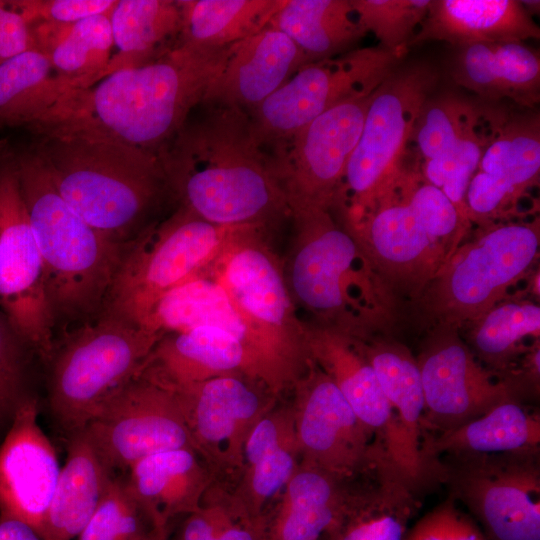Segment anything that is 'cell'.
Instances as JSON below:
<instances>
[{
  "label": "cell",
  "mask_w": 540,
  "mask_h": 540,
  "mask_svg": "<svg viewBox=\"0 0 540 540\" xmlns=\"http://www.w3.org/2000/svg\"><path fill=\"white\" fill-rule=\"evenodd\" d=\"M12 167L42 258L56 325L97 318L129 247L107 240L67 204L34 151L19 156Z\"/></svg>",
  "instance_id": "obj_5"
},
{
  "label": "cell",
  "mask_w": 540,
  "mask_h": 540,
  "mask_svg": "<svg viewBox=\"0 0 540 540\" xmlns=\"http://www.w3.org/2000/svg\"><path fill=\"white\" fill-rule=\"evenodd\" d=\"M539 38V26L522 1L431 0L410 45L437 40L459 48Z\"/></svg>",
  "instance_id": "obj_27"
},
{
  "label": "cell",
  "mask_w": 540,
  "mask_h": 540,
  "mask_svg": "<svg viewBox=\"0 0 540 540\" xmlns=\"http://www.w3.org/2000/svg\"><path fill=\"white\" fill-rule=\"evenodd\" d=\"M438 81L434 68H396L372 94L338 201L346 211L365 203L401 165L415 123Z\"/></svg>",
  "instance_id": "obj_12"
},
{
  "label": "cell",
  "mask_w": 540,
  "mask_h": 540,
  "mask_svg": "<svg viewBox=\"0 0 540 540\" xmlns=\"http://www.w3.org/2000/svg\"><path fill=\"white\" fill-rule=\"evenodd\" d=\"M32 24L36 20L73 24L96 15L109 14L116 0L8 1Z\"/></svg>",
  "instance_id": "obj_45"
},
{
  "label": "cell",
  "mask_w": 540,
  "mask_h": 540,
  "mask_svg": "<svg viewBox=\"0 0 540 540\" xmlns=\"http://www.w3.org/2000/svg\"><path fill=\"white\" fill-rule=\"evenodd\" d=\"M540 416L516 399L504 401L455 429L424 437L423 455L435 466L440 454L452 458L491 454H539Z\"/></svg>",
  "instance_id": "obj_29"
},
{
  "label": "cell",
  "mask_w": 540,
  "mask_h": 540,
  "mask_svg": "<svg viewBox=\"0 0 540 540\" xmlns=\"http://www.w3.org/2000/svg\"><path fill=\"white\" fill-rule=\"evenodd\" d=\"M33 47L30 23L8 1H0V63Z\"/></svg>",
  "instance_id": "obj_47"
},
{
  "label": "cell",
  "mask_w": 540,
  "mask_h": 540,
  "mask_svg": "<svg viewBox=\"0 0 540 540\" xmlns=\"http://www.w3.org/2000/svg\"><path fill=\"white\" fill-rule=\"evenodd\" d=\"M159 336L129 321L99 315L55 346L48 361L47 405L66 437L135 378Z\"/></svg>",
  "instance_id": "obj_7"
},
{
  "label": "cell",
  "mask_w": 540,
  "mask_h": 540,
  "mask_svg": "<svg viewBox=\"0 0 540 540\" xmlns=\"http://www.w3.org/2000/svg\"><path fill=\"white\" fill-rule=\"evenodd\" d=\"M226 48L178 42L150 61L67 91L31 125L88 132L161 154L202 104Z\"/></svg>",
  "instance_id": "obj_1"
},
{
  "label": "cell",
  "mask_w": 540,
  "mask_h": 540,
  "mask_svg": "<svg viewBox=\"0 0 540 540\" xmlns=\"http://www.w3.org/2000/svg\"><path fill=\"white\" fill-rule=\"evenodd\" d=\"M38 416V399L29 396L0 443V519L24 522L41 536L61 466Z\"/></svg>",
  "instance_id": "obj_19"
},
{
  "label": "cell",
  "mask_w": 540,
  "mask_h": 540,
  "mask_svg": "<svg viewBox=\"0 0 540 540\" xmlns=\"http://www.w3.org/2000/svg\"><path fill=\"white\" fill-rule=\"evenodd\" d=\"M507 120L508 116L503 111L496 110L483 124L460 139L449 152L424 161L418 167L423 177L439 188L467 217L465 195L469 182L485 149Z\"/></svg>",
  "instance_id": "obj_40"
},
{
  "label": "cell",
  "mask_w": 540,
  "mask_h": 540,
  "mask_svg": "<svg viewBox=\"0 0 540 540\" xmlns=\"http://www.w3.org/2000/svg\"><path fill=\"white\" fill-rule=\"evenodd\" d=\"M32 350L20 339L0 310V417L11 415L26 398L28 355ZM33 353V352H32Z\"/></svg>",
  "instance_id": "obj_43"
},
{
  "label": "cell",
  "mask_w": 540,
  "mask_h": 540,
  "mask_svg": "<svg viewBox=\"0 0 540 540\" xmlns=\"http://www.w3.org/2000/svg\"><path fill=\"white\" fill-rule=\"evenodd\" d=\"M269 27L284 33L307 63L345 53L366 35L350 0H282Z\"/></svg>",
  "instance_id": "obj_34"
},
{
  "label": "cell",
  "mask_w": 540,
  "mask_h": 540,
  "mask_svg": "<svg viewBox=\"0 0 540 540\" xmlns=\"http://www.w3.org/2000/svg\"><path fill=\"white\" fill-rule=\"evenodd\" d=\"M431 0H350L358 23L383 48L405 54Z\"/></svg>",
  "instance_id": "obj_42"
},
{
  "label": "cell",
  "mask_w": 540,
  "mask_h": 540,
  "mask_svg": "<svg viewBox=\"0 0 540 540\" xmlns=\"http://www.w3.org/2000/svg\"><path fill=\"white\" fill-rule=\"evenodd\" d=\"M474 355L503 371L520 352V343L540 332V308L529 302L499 303L475 321Z\"/></svg>",
  "instance_id": "obj_38"
},
{
  "label": "cell",
  "mask_w": 540,
  "mask_h": 540,
  "mask_svg": "<svg viewBox=\"0 0 540 540\" xmlns=\"http://www.w3.org/2000/svg\"><path fill=\"white\" fill-rule=\"evenodd\" d=\"M539 454L452 458L445 479L488 540H540Z\"/></svg>",
  "instance_id": "obj_15"
},
{
  "label": "cell",
  "mask_w": 540,
  "mask_h": 540,
  "mask_svg": "<svg viewBox=\"0 0 540 540\" xmlns=\"http://www.w3.org/2000/svg\"><path fill=\"white\" fill-rule=\"evenodd\" d=\"M297 380V439L312 466L334 477L373 469L379 449L373 433L359 420L334 381L309 360Z\"/></svg>",
  "instance_id": "obj_18"
},
{
  "label": "cell",
  "mask_w": 540,
  "mask_h": 540,
  "mask_svg": "<svg viewBox=\"0 0 540 540\" xmlns=\"http://www.w3.org/2000/svg\"><path fill=\"white\" fill-rule=\"evenodd\" d=\"M109 19L117 53L106 75L143 64L172 48L182 24L179 1L173 0H116Z\"/></svg>",
  "instance_id": "obj_35"
},
{
  "label": "cell",
  "mask_w": 540,
  "mask_h": 540,
  "mask_svg": "<svg viewBox=\"0 0 540 540\" xmlns=\"http://www.w3.org/2000/svg\"><path fill=\"white\" fill-rule=\"evenodd\" d=\"M306 63L284 33L268 26L225 49L202 105L250 112Z\"/></svg>",
  "instance_id": "obj_23"
},
{
  "label": "cell",
  "mask_w": 540,
  "mask_h": 540,
  "mask_svg": "<svg viewBox=\"0 0 540 540\" xmlns=\"http://www.w3.org/2000/svg\"><path fill=\"white\" fill-rule=\"evenodd\" d=\"M494 113L487 107L456 96L430 97L415 123L409 142L415 144L422 162L438 158Z\"/></svg>",
  "instance_id": "obj_39"
},
{
  "label": "cell",
  "mask_w": 540,
  "mask_h": 540,
  "mask_svg": "<svg viewBox=\"0 0 540 540\" xmlns=\"http://www.w3.org/2000/svg\"><path fill=\"white\" fill-rule=\"evenodd\" d=\"M452 77L458 85L487 100L509 99L524 107L539 102V53L524 42L459 47Z\"/></svg>",
  "instance_id": "obj_28"
},
{
  "label": "cell",
  "mask_w": 540,
  "mask_h": 540,
  "mask_svg": "<svg viewBox=\"0 0 540 540\" xmlns=\"http://www.w3.org/2000/svg\"><path fill=\"white\" fill-rule=\"evenodd\" d=\"M230 521V517L220 510L199 508L183 522L176 540H214Z\"/></svg>",
  "instance_id": "obj_49"
},
{
  "label": "cell",
  "mask_w": 540,
  "mask_h": 540,
  "mask_svg": "<svg viewBox=\"0 0 540 540\" xmlns=\"http://www.w3.org/2000/svg\"><path fill=\"white\" fill-rule=\"evenodd\" d=\"M420 372L425 430L455 429L494 406L516 399L505 381H496L454 328L441 327L416 359Z\"/></svg>",
  "instance_id": "obj_17"
},
{
  "label": "cell",
  "mask_w": 540,
  "mask_h": 540,
  "mask_svg": "<svg viewBox=\"0 0 540 540\" xmlns=\"http://www.w3.org/2000/svg\"><path fill=\"white\" fill-rule=\"evenodd\" d=\"M136 325L159 337L200 326L223 329L255 355L274 391L285 386L260 340L210 269L164 293Z\"/></svg>",
  "instance_id": "obj_26"
},
{
  "label": "cell",
  "mask_w": 540,
  "mask_h": 540,
  "mask_svg": "<svg viewBox=\"0 0 540 540\" xmlns=\"http://www.w3.org/2000/svg\"><path fill=\"white\" fill-rule=\"evenodd\" d=\"M35 129L34 153L57 191L110 242L132 245L174 199L160 154L88 132Z\"/></svg>",
  "instance_id": "obj_3"
},
{
  "label": "cell",
  "mask_w": 540,
  "mask_h": 540,
  "mask_svg": "<svg viewBox=\"0 0 540 540\" xmlns=\"http://www.w3.org/2000/svg\"><path fill=\"white\" fill-rule=\"evenodd\" d=\"M360 342L393 413L398 438L397 474L413 492L431 480L444 479V465H432L422 451L425 404L416 358L396 343Z\"/></svg>",
  "instance_id": "obj_24"
},
{
  "label": "cell",
  "mask_w": 540,
  "mask_h": 540,
  "mask_svg": "<svg viewBox=\"0 0 540 540\" xmlns=\"http://www.w3.org/2000/svg\"><path fill=\"white\" fill-rule=\"evenodd\" d=\"M217 540H257V532L254 524L234 525L231 521L224 526L217 535Z\"/></svg>",
  "instance_id": "obj_53"
},
{
  "label": "cell",
  "mask_w": 540,
  "mask_h": 540,
  "mask_svg": "<svg viewBox=\"0 0 540 540\" xmlns=\"http://www.w3.org/2000/svg\"><path fill=\"white\" fill-rule=\"evenodd\" d=\"M540 172L539 117L508 120L485 149L465 195L470 221L504 216Z\"/></svg>",
  "instance_id": "obj_21"
},
{
  "label": "cell",
  "mask_w": 540,
  "mask_h": 540,
  "mask_svg": "<svg viewBox=\"0 0 540 540\" xmlns=\"http://www.w3.org/2000/svg\"><path fill=\"white\" fill-rule=\"evenodd\" d=\"M0 310L20 339L48 363L56 345V322L13 167L0 174Z\"/></svg>",
  "instance_id": "obj_16"
},
{
  "label": "cell",
  "mask_w": 540,
  "mask_h": 540,
  "mask_svg": "<svg viewBox=\"0 0 540 540\" xmlns=\"http://www.w3.org/2000/svg\"><path fill=\"white\" fill-rule=\"evenodd\" d=\"M306 341L310 359L334 381L375 436L384 461L396 471L398 438L393 413L360 339L306 322Z\"/></svg>",
  "instance_id": "obj_22"
},
{
  "label": "cell",
  "mask_w": 540,
  "mask_h": 540,
  "mask_svg": "<svg viewBox=\"0 0 540 540\" xmlns=\"http://www.w3.org/2000/svg\"><path fill=\"white\" fill-rule=\"evenodd\" d=\"M539 242L538 221L488 227L457 248L418 299L444 327L475 322L527 271Z\"/></svg>",
  "instance_id": "obj_10"
},
{
  "label": "cell",
  "mask_w": 540,
  "mask_h": 540,
  "mask_svg": "<svg viewBox=\"0 0 540 540\" xmlns=\"http://www.w3.org/2000/svg\"><path fill=\"white\" fill-rule=\"evenodd\" d=\"M31 31L34 47L47 54L70 90L88 87L106 75L114 49L109 14L73 24L41 21Z\"/></svg>",
  "instance_id": "obj_32"
},
{
  "label": "cell",
  "mask_w": 540,
  "mask_h": 540,
  "mask_svg": "<svg viewBox=\"0 0 540 540\" xmlns=\"http://www.w3.org/2000/svg\"><path fill=\"white\" fill-rule=\"evenodd\" d=\"M404 540H446L444 503L419 519Z\"/></svg>",
  "instance_id": "obj_51"
},
{
  "label": "cell",
  "mask_w": 540,
  "mask_h": 540,
  "mask_svg": "<svg viewBox=\"0 0 540 540\" xmlns=\"http://www.w3.org/2000/svg\"><path fill=\"white\" fill-rule=\"evenodd\" d=\"M154 527L151 517L129 491L124 476L114 475L75 540H142Z\"/></svg>",
  "instance_id": "obj_41"
},
{
  "label": "cell",
  "mask_w": 540,
  "mask_h": 540,
  "mask_svg": "<svg viewBox=\"0 0 540 540\" xmlns=\"http://www.w3.org/2000/svg\"><path fill=\"white\" fill-rule=\"evenodd\" d=\"M371 96L329 109L268 153L289 210L335 207Z\"/></svg>",
  "instance_id": "obj_14"
},
{
  "label": "cell",
  "mask_w": 540,
  "mask_h": 540,
  "mask_svg": "<svg viewBox=\"0 0 540 540\" xmlns=\"http://www.w3.org/2000/svg\"><path fill=\"white\" fill-rule=\"evenodd\" d=\"M83 430L115 475L156 453L195 450L175 391L139 374L109 397Z\"/></svg>",
  "instance_id": "obj_13"
},
{
  "label": "cell",
  "mask_w": 540,
  "mask_h": 540,
  "mask_svg": "<svg viewBox=\"0 0 540 540\" xmlns=\"http://www.w3.org/2000/svg\"><path fill=\"white\" fill-rule=\"evenodd\" d=\"M0 540H44L31 526L14 519H0Z\"/></svg>",
  "instance_id": "obj_52"
},
{
  "label": "cell",
  "mask_w": 540,
  "mask_h": 540,
  "mask_svg": "<svg viewBox=\"0 0 540 540\" xmlns=\"http://www.w3.org/2000/svg\"><path fill=\"white\" fill-rule=\"evenodd\" d=\"M115 474L82 429L67 437V455L43 523L44 540H75Z\"/></svg>",
  "instance_id": "obj_30"
},
{
  "label": "cell",
  "mask_w": 540,
  "mask_h": 540,
  "mask_svg": "<svg viewBox=\"0 0 540 540\" xmlns=\"http://www.w3.org/2000/svg\"><path fill=\"white\" fill-rule=\"evenodd\" d=\"M282 0H183L179 43L221 49L269 26Z\"/></svg>",
  "instance_id": "obj_36"
},
{
  "label": "cell",
  "mask_w": 540,
  "mask_h": 540,
  "mask_svg": "<svg viewBox=\"0 0 540 540\" xmlns=\"http://www.w3.org/2000/svg\"><path fill=\"white\" fill-rule=\"evenodd\" d=\"M382 290L416 298L445 266L471 221L419 169L402 163L362 205L337 212Z\"/></svg>",
  "instance_id": "obj_4"
},
{
  "label": "cell",
  "mask_w": 540,
  "mask_h": 540,
  "mask_svg": "<svg viewBox=\"0 0 540 540\" xmlns=\"http://www.w3.org/2000/svg\"><path fill=\"white\" fill-rule=\"evenodd\" d=\"M402 56L377 45L304 64L248 112L256 141L272 152L329 109L370 96Z\"/></svg>",
  "instance_id": "obj_11"
},
{
  "label": "cell",
  "mask_w": 540,
  "mask_h": 540,
  "mask_svg": "<svg viewBox=\"0 0 540 540\" xmlns=\"http://www.w3.org/2000/svg\"><path fill=\"white\" fill-rule=\"evenodd\" d=\"M444 506L446 540H488L477 523L456 506L453 497Z\"/></svg>",
  "instance_id": "obj_50"
},
{
  "label": "cell",
  "mask_w": 540,
  "mask_h": 540,
  "mask_svg": "<svg viewBox=\"0 0 540 540\" xmlns=\"http://www.w3.org/2000/svg\"><path fill=\"white\" fill-rule=\"evenodd\" d=\"M282 430V425L270 417L261 418L255 423L243 448L245 458L251 467L278 448L286 446Z\"/></svg>",
  "instance_id": "obj_48"
},
{
  "label": "cell",
  "mask_w": 540,
  "mask_h": 540,
  "mask_svg": "<svg viewBox=\"0 0 540 540\" xmlns=\"http://www.w3.org/2000/svg\"><path fill=\"white\" fill-rule=\"evenodd\" d=\"M292 238L283 262L297 310L312 325L365 338L381 310L382 288L357 240L331 209L290 210Z\"/></svg>",
  "instance_id": "obj_6"
},
{
  "label": "cell",
  "mask_w": 540,
  "mask_h": 540,
  "mask_svg": "<svg viewBox=\"0 0 540 540\" xmlns=\"http://www.w3.org/2000/svg\"><path fill=\"white\" fill-rule=\"evenodd\" d=\"M69 86L33 47L0 63V124H32Z\"/></svg>",
  "instance_id": "obj_37"
},
{
  "label": "cell",
  "mask_w": 540,
  "mask_h": 540,
  "mask_svg": "<svg viewBox=\"0 0 540 540\" xmlns=\"http://www.w3.org/2000/svg\"><path fill=\"white\" fill-rule=\"evenodd\" d=\"M273 232L239 227L210 268L260 340L285 385L296 381L310 360L306 322L288 291L282 259L270 245Z\"/></svg>",
  "instance_id": "obj_8"
},
{
  "label": "cell",
  "mask_w": 540,
  "mask_h": 540,
  "mask_svg": "<svg viewBox=\"0 0 540 540\" xmlns=\"http://www.w3.org/2000/svg\"><path fill=\"white\" fill-rule=\"evenodd\" d=\"M239 227L210 223L178 205L129 246L99 315L136 324L164 293L207 272Z\"/></svg>",
  "instance_id": "obj_9"
},
{
  "label": "cell",
  "mask_w": 540,
  "mask_h": 540,
  "mask_svg": "<svg viewBox=\"0 0 540 540\" xmlns=\"http://www.w3.org/2000/svg\"><path fill=\"white\" fill-rule=\"evenodd\" d=\"M294 457L282 446L253 465L250 486L259 501L273 497L288 483L294 472Z\"/></svg>",
  "instance_id": "obj_46"
},
{
  "label": "cell",
  "mask_w": 540,
  "mask_h": 540,
  "mask_svg": "<svg viewBox=\"0 0 540 540\" xmlns=\"http://www.w3.org/2000/svg\"><path fill=\"white\" fill-rule=\"evenodd\" d=\"M203 106L160 154L174 200L216 225L274 232L290 210L248 112Z\"/></svg>",
  "instance_id": "obj_2"
},
{
  "label": "cell",
  "mask_w": 540,
  "mask_h": 540,
  "mask_svg": "<svg viewBox=\"0 0 540 540\" xmlns=\"http://www.w3.org/2000/svg\"><path fill=\"white\" fill-rule=\"evenodd\" d=\"M244 373L273 391L262 365L238 338L212 326L167 333L151 350L139 375L168 388Z\"/></svg>",
  "instance_id": "obj_25"
},
{
  "label": "cell",
  "mask_w": 540,
  "mask_h": 540,
  "mask_svg": "<svg viewBox=\"0 0 540 540\" xmlns=\"http://www.w3.org/2000/svg\"><path fill=\"white\" fill-rule=\"evenodd\" d=\"M169 531L167 526L154 527L142 540H168Z\"/></svg>",
  "instance_id": "obj_54"
},
{
  "label": "cell",
  "mask_w": 540,
  "mask_h": 540,
  "mask_svg": "<svg viewBox=\"0 0 540 540\" xmlns=\"http://www.w3.org/2000/svg\"><path fill=\"white\" fill-rule=\"evenodd\" d=\"M376 484L361 496H346L330 540H404L415 509L414 492L384 462L374 466Z\"/></svg>",
  "instance_id": "obj_33"
},
{
  "label": "cell",
  "mask_w": 540,
  "mask_h": 540,
  "mask_svg": "<svg viewBox=\"0 0 540 540\" xmlns=\"http://www.w3.org/2000/svg\"><path fill=\"white\" fill-rule=\"evenodd\" d=\"M263 386L269 387L258 378L236 373L170 388L178 397L195 450L211 457L239 458L260 419Z\"/></svg>",
  "instance_id": "obj_20"
},
{
  "label": "cell",
  "mask_w": 540,
  "mask_h": 540,
  "mask_svg": "<svg viewBox=\"0 0 540 540\" xmlns=\"http://www.w3.org/2000/svg\"><path fill=\"white\" fill-rule=\"evenodd\" d=\"M345 497L343 494L328 502L283 506L271 540H320L337 522Z\"/></svg>",
  "instance_id": "obj_44"
},
{
  "label": "cell",
  "mask_w": 540,
  "mask_h": 540,
  "mask_svg": "<svg viewBox=\"0 0 540 540\" xmlns=\"http://www.w3.org/2000/svg\"><path fill=\"white\" fill-rule=\"evenodd\" d=\"M0 419H1V417H0Z\"/></svg>",
  "instance_id": "obj_55"
},
{
  "label": "cell",
  "mask_w": 540,
  "mask_h": 540,
  "mask_svg": "<svg viewBox=\"0 0 540 540\" xmlns=\"http://www.w3.org/2000/svg\"><path fill=\"white\" fill-rule=\"evenodd\" d=\"M194 449L180 448L147 456L124 474L126 485L156 526L199 509L206 471Z\"/></svg>",
  "instance_id": "obj_31"
}]
</instances>
